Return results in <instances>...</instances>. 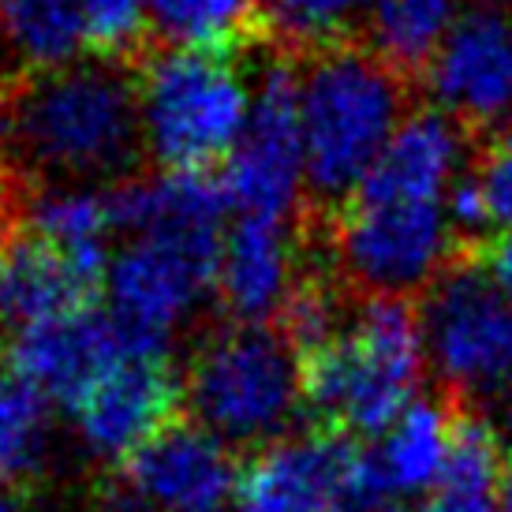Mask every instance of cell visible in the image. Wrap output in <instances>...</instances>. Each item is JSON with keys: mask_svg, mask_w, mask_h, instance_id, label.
Here are the masks:
<instances>
[{"mask_svg": "<svg viewBox=\"0 0 512 512\" xmlns=\"http://www.w3.org/2000/svg\"><path fill=\"white\" fill-rule=\"evenodd\" d=\"M281 333L299 348V356L314 352L318 344H326L337 329L348 322L337 288L322 281V277H303L296 292L288 296L285 311H281Z\"/></svg>", "mask_w": 512, "mask_h": 512, "instance_id": "484cf974", "label": "cell"}, {"mask_svg": "<svg viewBox=\"0 0 512 512\" xmlns=\"http://www.w3.org/2000/svg\"><path fill=\"white\" fill-rule=\"evenodd\" d=\"M299 281V243L288 221L240 214L225 228L214 292L232 322L266 326L270 318H281Z\"/></svg>", "mask_w": 512, "mask_h": 512, "instance_id": "9a60e30c", "label": "cell"}, {"mask_svg": "<svg viewBox=\"0 0 512 512\" xmlns=\"http://www.w3.org/2000/svg\"><path fill=\"white\" fill-rule=\"evenodd\" d=\"M105 270L60 251L38 236L0 247V326L23 329L57 314L79 311L94 296Z\"/></svg>", "mask_w": 512, "mask_h": 512, "instance_id": "e0dca14e", "label": "cell"}, {"mask_svg": "<svg viewBox=\"0 0 512 512\" xmlns=\"http://www.w3.org/2000/svg\"><path fill=\"white\" fill-rule=\"evenodd\" d=\"M479 8H501V12H512V0H475Z\"/></svg>", "mask_w": 512, "mask_h": 512, "instance_id": "1f68e13d", "label": "cell"}, {"mask_svg": "<svg viewBox=\"0 0 512 512\" xmlns=\"http://www.w3.org/2000/svg\"><path fill=\"white\" fill-rule=\"evenodd\" d=\"M374 0H262V27L273 30L292 49H326L344 30L367 19Z\"/></svg>", "mask_w": 512, "mask_h": 512, "instance_id": "d4e9b609", "label": "cell"}, {"mask_svg": "<svg viewBox=\"0 0 512 512\" xmlns=\"http://www.w3.org/2000/svg\"><path fill=\"white\" fill-rule=\"evenodd\" d=\"M505 441L479 415H464L449 468L423 512H505Z\"/></svg>", "mask_w": 512, "mask_h": 512, "instance_id": "ffe728a7", "label": "cell"}, {"mask_svg": "<svg viewBox=\"0 0 512 512\" xmlns=\"http://www.w3.org/2000/svg\"><path fill=\"white\" fill-rule=\"evenodd\" d=\"M180 404L184 378L172 370L169 352H146L128 344L124 356L72 408V427L94 460L124 464L154 434L176 423Z\"/></svg>", "mask_w": 512, "mask_h": 512, "instance_id": "7c38bea8", "label": "cell"}, {"mask_svg": "<svg viewBox=\"0 0 512 512\" xmlns=\"http://www.w3.org/2000/svg\"><path fill=\"white\" fill-rule=\"evenodd\" d=\"M468 172V128L441 109H419L400 120L382 157L356 195L445 202Z\"/></svg>", "mask_w": 512, "mask_h": 512, "instance_id": "2e32d148", "label": "cell"}, {"mask_svg": "<svg viewBox=\"0 0 512 512\" xmlns=\"http://www.w3.org/2000/svg\"><path fill=\"white\" fill-rule=\"evenodd\" d=\"M191 419L232 449L285 438L303 400V359L281 329L232 322L195 348L184 370Z\"/></svg>", "mask_w": 512, "mask_h": 512, "instance_id": "277c9868", "label": "cell"}, {"mask_svg": "<svg viewBox=\"0 0 512 512\" xmlns=\"http://www.w3.org/2000/svg\"><path fill=\"white\" fill-rule=\"evenodd\" d=\"M505 512H512V475L505 479Z\"/></svg>", "mask_w": 512, "mask_h": 512, "instance_id": "e575fe53", "label": "cell"}, {"mask_svg": "<svg viewBox=\"0 0 512 512\" xmlns=\"http://www.w3.org/2000/svg\"><path fill=\"white\" fill-rule=\"evenodd\" d=\"M404 75L374 49L326 45L299 68V124L318 202H348L404 120Z\"/></svg>", "mask_w": 512, "mask_h": 512, "instance_id": "3957f363", "label": "cell"}, {"mask_svg": "<svg viewBox=\"0 0 512 512\" xmlns=\"http://www.w3.org/2000/svg\"><path fill=\"white\" fill-rule=\"evenodd\" d=\"M124 348L128 341L109 314L79 307L34 326L12 329L8 370L19 374L30 389H38L49 404L72 412L86 397V389L124 356Z\"/></svg>", "mask_w": 512, "mask_h": 512, "instance_id": "5bb4252c", "label": "cell"}, {"mask_svg": "<svg viewBox=\"0 0 512 512\" xmlns=\"http://www.w3.org/2000/svg\"><path fill=\"white\" fill-rule=\"evenodd\" d=\"M15 154L53 180H116L143 150L139 90L109 60H75L15 90Z\"/></svg>", "mask_w": 512, "mask_h": 512, "instance_id": "6da1fadb", "label": "cell"}, {"mask_svg": "<svg viewBox=\"0 0 512 512\" xmlns=\"http://www.w3.org/2000/svg\"><path fill=\"white\" fill-rule=\"evenodd\" d=\"M483 266H486V273L505 288V292H512V228L498 232L494 240L486 243Z\"/></svg>", "mask_w": 512, "mask_h": 512, "instance_id": "f546056e", "label": "cell"}, {"mask_svg": "<svg viewBox=\"0 0 512 512\" xmlns=\"http://www.w3.org/2000/svg\"><path fill=\"white\" fill-rule=\"evenodd\" d=\"M359 512H404L400 505H367V509H359Z\"/></svg>", "mask_w": 512, "mask_h": 512, "instance_id": "836d02e7", "label": "cell"}, {"mask_svg": "<svg viewBox=\"0 0 512 512\" xmlns=\"http://www.w3.org/2000/svg\"><path fill=\"white\" fill-rule=\"evenodd\" d=\"M434 109L464 128H498L512 116V12L471 8L427 64Z\"/></svg>", "mask_w": 512, "mask_h": 512, "instance_id": "4fadbf2b", "label": "cell"}, {"mask_svg": "<svg viewBox=\"0 0 512 512\" xmlns=\"http://www.w3.org/2000/svg\"><path fill=\"white\" fill-rule=\"evenodd\" d=\"M449 217H453L456 236H483V232L494 228L490 225V210H486L483 191H479L471 172H464L453 184V191H449Z\"/></svg>", "mask_w": 512, "mask_h": 512, "instance_id": "f1b7e54d", "label": "cell"}, {"mask_svg": "<svg viewBox=\"0 0 512 512\" xmlns=\"http://www.w3.org/2000/svg\"><path fill=\"white\" fill-rule=\"evenodd\" d=\"M430 370L453 397L512 400V292L486 266H449L423 296Z\"/></svg>", "mask_w": 512, "mask_h": 512, "instance_id": "8992f818", "label": "cell"}, {"mask_svg": "<svg viewBox=\"0 0 512 512\" xmlns=\"http://www.w3.org/2000/svg\"><path fill=\"white\" fill-rule=\"evenodd\" d=\"M460 15V0H374L363 19L367 49L400 75L427 72Z\"/></svg>", "mask_w": 512, "mask_h": 512, "instance_id": "7402d4cb", "label": "cell"}, {"mask_svg": "<svg viewBox=\"0 0 512 512\" xmlns=\"http://www.w3.org/2000/svg\"><path fill=\"white\" fill-rule=\"evenodd\" d=\"M456 430H460V419L445 400H412L367 449L378 501L430 494L449 468Z\"/></svg>", "mask_w": 512, "mask_h": 512, "instance_id": "ac0fdd59", "label": "cell"}, {"mask_svg": "<svg viewBox=\"0 0 512 512\" xmlns=\"http://www.w3.org/2000/svg\"><path fill=\"white\" fill-rule=\"evenodd\" d=\"M449 199L352 195L337 221V266L367 296H415L449 270L456 247Z\"/></svg>", "mask_w": 512, "mask_h": 512, "instance_id": "ba28073f", "label": "cell"}, {"mask_svg": "<svg viewBox=\"0 0 512 512\" xmlns=\"http://www.w3.org/2000/svg\"><path fill=\"white\" fill-rule=\"evenodd\" d=\"M8 191H12V184H8V172H4V157H0V214H4V206H8Z\"/></svg>", "mask_w": 512, "mask_h": 512, "instance_id": "4dcf8cb0", "label": "cell"}, {"mask_svg": "<svg viewBox=\"0 0 512 512\" xmlns=\"http://www.w3.org/2000/svg\"><path fill=\"white\" fill-rule=\"evenodd\" d=\"M430 370L423 314L404 296H367L326 344L303 356V400L337 434L378 438Z\"/></svg>", "mask_w": 512, "mask_h": 512, "instance_id": "7a4b0ae2", "label": "cell"}, {"mask_svg": "<svg viewBox=\"0 0 512 512\" xmlns=\"http://www.w3.org/2000/svg\"><path fill=\"white\" fill-rule=\"evenodd\" d=\"M505 453H509V460H512V408H509V419H505Z\"/></svg>", "mask_w": 512, "mask_h": 512, "instance_id": "d6a6232c", "label": "cell"}, {"mask_svg": "<svg viewBox=\"0 0 512 512\" xmlns=\"http://www.w3.org/2000/svg\"><path fill=\"white\" fill-rule=\"evenodd\" d=\"M86 45L101 57H128L150 27V0H79Z\"/></svg>", "mask_w": 512, "mask_h": 512, "instance_id": "4316f807", "label": "cell"}, {"mask_svg": "<svg viewBox=\"0 0 512 512\" xmlns=\"http://www.w3.org/2000/svg\"><path fill=\"white\" fill-rule=\"evenodd\" d=\"M49 445V400L19 374L0 370V494L42 464Z\"/></svg>", "mask_w": 512, "mask_h": 512, "instance_id": "cb8c5ba5", "label": "cell"}, {"mask_svg": "<svg viewBox=\"0 0 512 512\" xmlns=\"http://www.w3.org/2000/svg\"><path fill=\"white\" fill-rule=\"evenodd\" d=\"M236 494L232 445L176 419L120 464L105 490V512H228Z\"/></svg>", "mask_w": 512, "mask_h": 512, "instance_id": "8fae6325", "label": "cell"}, {"mask_svg": "<svg viewBox=\"0 0 512 512\" xmlns=\"http://www.w3.org/2000/svg\"><path fill=\"white\" fill-rule=\"evenodd\" d=\"M27 232L53 243L90 266H109V240L116 232V214L109 187L60 180L27 202Z\"/></svg>", "mask_w": 512, "mask_h": 512, "instance_id": "d6986e66", "label": "cell"}, {"mask_svg": "<svg viewBox=\"0 0 512 512\" xmlns=\"http://www.w3.org/2000/svg\"><path fill=\"white\" fill-rule=\"evenodd\" d=\"M262 27V0H150V30L169 49L228 57Z\"/></svg>", "mask_w": 512, "mask_h": 512, "instance_id": "603a6c76", "label": "cell"}, {"mask_svg": "<svg viewBox=\"0 0 512 512\" xmlns=\"http://www.w3.org/2000/svg\"><path fill=\"white\" fill-rule=\"evenodd\" d=\"M143 150L169 172H210L236 150L255 90L217 53L165 49L139 79Z\"/></svg>", "mask_w": 512, "mask_h": 512, "instance_id": "5b68a950", "label": "cell"}, {"mask_svg": "<svg viewBox=\"0 0 512 512\" xmlns=\"http://www.w3.org/2000/svg\"><path fill=\"white\" fill-rule=\"evenodd\" d=\"M228 202L247 217L292 221L307 180V150L299 124V68L270 64L255 86L251 116L225 161Z\"/></svg>", "mask_w": 512, "mask_h": 512, "instance_id": "9c48e42d", "label": "cell"}, {"mask_svg": "<svg viewBox=\"0 0 512 512\" xmlns=\"http://www.w3.org/2000/svg\"><path fill=\"white\" fill-rule=\"evenodd\" d=\"M221 240L146 232L116 247L101 288L105 314L131 348L169 352L172 337L184 333L214 288Z\"/></svg>", "mask_w": 512, "mask_h": 512, "instance_id": "52a82bcc", "label": "cell"}, {"mask_svg": "<svg viewBox=\"0 0 512 512\" xmlns=\"http://www.w3.org/2000/svg\"><path fill=\"white\" fill-rule=\"evenodd\" d=\"M0 247H4V243H0Z\"/></svg>", "mask_w": 512, "mask_h": 512, "instance_id": "8d00e7d4", "label": "cell"}, {"mask_svg": "<svg viewBox=\"0 0 512 512\" xmlns=\"http://www.w3.org/2000/svg\"><path fill=\"white\" fill-rule=\"evenodd\" d=\"M0 512H23V509H19V505H12V501L0 498Z\"/></svg>", "mask_w": 512, "mask_h": 512, "instance_id": "d590c367", "label": "cell"}, {"mask_svg": "<svg viewBox=\"0 0 512 512\" xmlns=\"http://www.w3.org/2000/svg\"><path fill=\"white\" fill-rule=\"evenodd\" d=\"M475 184L483 191L486 210H490V225L494 228H512V131L498 135L486 146L479 165L471 169Z\"/></svg>", "mask_w": 512, "mask_h": 512, "instance_id": "83f0119b", "label": "cell"}, {"mask_svg": "<svg viewBox=\"0 0 512 512\" xmlns=\"http://www.w3.org/2000/svg\"><path fill=\"white\" fill-rule=\"evenodd\" d=\"M240 512H359L378 505L367 449L348 434H285L240 471Z\"/></svg>", "mask_w": 512, "mask_h": 512, "instance_id": "30bf717a", "label": "cell"}, {"mask_svg": "<svg viewBox=\"0 0 512 512\" xmlns=\"http://www.w3.org/2000/svg\"><path fill=\"white\" fill-rule=\"evenodd\" d=\"M0 45L34 75L68 68L90 49L79 0H0Z\"/></svg>", "mask_w": 512, "mask_h": 512, "instance_id": "44dd1931", "label": "cell"}]
</instances>
